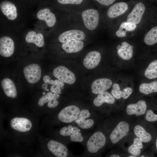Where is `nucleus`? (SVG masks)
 <instances>
[{"mask_svg":"<svg viewBox=\"0 0 157 157\" xmlns=\"http://www.w3.org/2000/svg\"><path fill=\"white\" fill-rule=\"evenodd\" d=\"M106 138L101 132L94 133L90 138L87 143V147L88 151L92 153L97 152L102 148L106 143Z\"/></svg>","mask_w":157,"mask_h":157,"instance_id":"1","label":"nucleus"},{"mask_svg":"<svg viewBox=\"0 0 157 157\" xmlns=\"http://www.w3.org/2000/svg\"><path fill=\"white\" fill-rule=\"evenodd\" d=\"M82 17L84 24L88 29L92 31L97 28L99 19L97 10L94 9L85 10L82 13Z\"/></svg>","mask_w":157,"mask_h":157,"instance_id":"2","label":"nucleus"},{"mask_svg":"<svg viewBox=\"0 0 157 157\" xmlns=\"http://www.w3.org/2000/svg\"><path fill=\"white\" fill-rule=\"evenodd\" d=\"M53 73L56 78L64 83L71 85L76 81L74 74L64 66L57 67L53 70Z\"/></svg>","mask_w":157,"mask_h":157,"instance_id":"3","label":"nucleus"},{"mask_svg":"<svg viewBox=\"0 0 157 157\" xmlns=\"http://www.w3.org/2000/svg\"><path fill=\"white\" fill-rule=\"evenodd\" d=\"M80 112V109L78 106L74 105L69 106L60 111L58 118L63 122L70 123L75 120Z\"/></svg>","mask_w":157,"mask_h":157,"instance_id":"4","label":"nucleus"},{"mask_svg":"<svg viewBox=\"0 0 157 157\" xmlns=\"http://www.w3.org/2000/svg\"><path fill=\"white\" fill-rule=\"evenodd\" d=\"M23 71L26 79L30 83H37L41 77V69L37 64H32L26 66Z\"/></svg>","mask_w":157,"mask_h":157,"instance_id":"5","label":"nucleus"},{"mask_svg":"<svg viewBox=\"0 0 157 157\" xmlns=\"http://www.w3.org/2000/svg\"><path fill=\"white\" fill-rule=\"evenodd\" d=\"M130 129L129 124L124 121L119 122L113 131L110 135L112 143H117L128 134Z\"/></svg>","mask_w":157,"mask_h":157,"instance_id":"6","label":"nucleus"},{"mask_svg":"<svg viewBox=\"0 0 157 157\" xmlns=\"http://www.w3.org/2000/svg\"><path fill=\"white\" fill-rule=\"evenodd\" d=\"M145 10V7L143 3L139 2L137 3L128 15L126 22L134 24H138L141 21Z\"/></svg>","mask_w":157,"mask_h":157,"instance_id":"7","label":"nucleus"},{"mask_svg":"<svg viewBox=\"0 0 157 157\" xmlns=\"http://www.w3.org/2000/svg\"><path fill=\"white\" fill-rule=\"evenodd\" d=\"M60 133L63 136H70V140L72 142H81L83 140L80 129L76 126L69 125L64 126L60 129Z\"/></svg>","mask_w":157,"mask_h":157,"instance_id":"8","label":"nucleus"},{"mask_svg":"<svg viewBox=\"0 0 157 157\" xmlns=\"http://www.w3.org/2000/svg\"><path fill=\"white\" fill-rule=\"evenodd\" d=\"M85 38V34L82 31L73 29L66 31L61 34L58 40L61 43H65L74 40H82Z\"/></svg>","mask_w":157,"mask_h":157,"instance_id":"9","label":"nucleus"},{"mask_svg":"<svg viewBox=\"0 0 157 157\" xmlns=\"http://www.w3.org/2000/svg\"><path fill=\"white\" fill-rule=\"evenodd\" d=\"M15 47L13 41L10 37L5 36L0 39V54L8 57L13 53Z\"/></svg>","mask_w":157,"mask_h":157,"instance_id":"10","label":"nucleus"},{"mask_svg":"<svg viewBox=\"0 0 157 157\" xmlns=\"http://www.w3.org/2000/svg\"><path fill=\"white\" fill-rule=\"evenodd\" d=\"M10 125L13 129L21 132L29 131L32 126V123L29 119L18 117H16L12 119Z\"/></svg>","mask_w":157,"mask_h":157,"instance_id":"11","label":"nucleus"},{"mask_svg":"<svg viewBox=\"0 0 157 157\" xmlns=\"http://www.w3.org/2000/svg\"><path fill=\"white\" fill-rule=\"evenodd\" d=\"M112 84V81L107 78L97 79L92 83L91 87L92 92L98 94L109 89Z\"/></svg>","mask_w":157,"mask_h":157,"instance_id":"12","label":"nucleus"},{"mask_svg":"<svg viewBox=\"0 0 157 157\" xmlns=\"http://www.w3.org/2000/svg\"><path fill=\"white\" fill-rule=\"evenodd\" d=\"M49 150L56 156L66 157L68 155V149L63 144L53 140H50L47 143Z\"/></svg>","mask_w":157,"mask_h":157,"instance_id":"13","label":"nucleus"},{"mask_svg":"<svg viewBox=\"0 0 157 157\" xmlns=\"http://www.w3.org/2000/svg\"><path fill=\"white\" fill-rule=\"evenodd\" d=\"M101 55L97 51H92L88 53L85 57L83 64L86 68L92 69L96 67L99 63Z\"/></svg>","mask_w":157,"mask_h":157,"instance_id":"14","label":"nucleus"},{"mask_svg":"<svg viewBox=\"0 0 157 157\" xmlns=\"http://www.w3.org/2000/svg\"><path fill=\"white\" fill-rule=\"evenodd\" d=\"M147 108V105L145 102L140 100L136 104L128 105L126 111L127 113L129 115H135L138 116L145 114Z\"/></svg>","mask_w":157,"mask_h":157,"instance_id":"15","label":"nucleus"},{"mask_svg":"<svg viewBox=\"0 0 157 157\" xmlns=\"http://www.w3.org/2000/svg\"><path fill=\"white\" fill-rule=\"evenodd\" d=\"M0 8L3 13L9 20H13L17 18V8L12 2L6 1H3L0 3Z\"/></svg>","mask_w":157,"mask_h":157,"instance_id":"16","label":"nucleus"},{"mask_svg":"<svg viewBox=\"0 0 157 157\" xmlns=\"http://www.w3.org/2000/svg\"><path fill=\"white\" fill-rule=\"evenodd\" d=\"M133 46L131 45L125 41L122 42L121 45H118L117 47L118 56L124 60H129L132 57Z\"/></svg>","mask_w":157,"mask_h":157,"instance_id":"17","label":"nucleus"},{"mask_svg":"<svg viewBox=\"0 0 157 157\" xmlns=\"http://www.w3.org/2000/svg\"><path fill=\"white\" fill-rule=\"evenodd\" d=\"M128 9V5L126 3H117L109 8L107 13V15L110 18H114L124 14Z\"/></svg>","mask_w":157,"mask_h":157,"instance_id":"18","label":"nucleus"},{"mask_svg":"<svg viewBox=\"0 0 157 157\" xmlns=\"http://www.w3.org/2000/svg\"><path fill=\"white\" fill-rule=\"evenodd\" d=\"M1 86L5 94L8 97L15 98L17 97V93L15 84L10 79L6 78L1 82Z\"/></svg>","mask_w":157,"mask_h":157,"instance_id":"19","label":"nucleus"},{"mask_svg":"<svg viewBox=\"0 0 157 157\" xmlns=\"http://www.w3.org/2000/svg\"><path fill=\"white\" fill-rule=\"evenodd\" d=\"M37 16L39 19L44 21L47 26L49 27L53 26L56 22L55 15L48 8L40 10L37 13Z\"/></svg>","mask_w":157,"mask_h":157,"instance_id":"20","label":"nucleus"},{"mask_svg":"<svg viewBox=\"0 0 157 157\" xmlns=\"http://www.w3.org/2000/svg\"><path fill=\"white\" fill-rule=\"evenodd\" d=\"M83 47V42L81 40H74L63 43L62 45L63 49L68 53L78 52Z\"/></svg>","mask_w":157,"mask_h":157,"instance_id":"21","label":"nucleus"},{"mask_svg":"<svg viewBox=\"0 0 157 157\" xmlns=\"http://www.w3.org/2000/svg\"><path fill=\"white\" fill-rule=\"evenodd\" d=\"M115 102V98L113 96L108 92L105 91L98 94L94 99L93 103L95 106L99 107L104 103L112 104Z\"/></svg>","mask_w":157,"mask_h":157,"instance_id":"22","label":"nucleus"},{"mask_svg":"<svg viewBox=\"0 0 157 157\" xmlns=\"http://www.w3.org/2000/svg\"><path fill=\"white\" fill-rule=\"evenodd\" d=\"M25 40L27 42L33 43L39 47H42L44 44L43 35L40 33L37 34L34 31L28 32L26 35Z\"/></svg>","mask_w":157,"mask_h":157,"instance_id":"23","label":"nucleus"},{"mask_svg":"<svg viewBox=\"0 0 157 157\" xmlns=\"http://www.w3.org/2000/svg\"><path fill=\"white\" fill-rule=\"evenodd\" d=\"M134 132L135 135L139 138L142 142H148L152 139V137L150 134L147 132L145 129L140 125L136 126L134 128Z\"/></svg>","mask_w":157,"mask_h":157,"instance_id":"24","label":"nucleus"},{"mask_svg":"<svg viewBox=\"0 0 157 157\" xmlns=\"http://www.w3.org/2000/svg\"><path fill=\"white\" fill-rule=\"evenodd\" d=\"M136 24H132L127 22L121 23L119 28L116 32V35L119 37L126 36V32L134 31L136 28Z\"/></svg>","mask_w":157,"mask_h":157,"instance_id":"25","label":"nucleus"},{"mask_svg":"<svg viewBox=\"0 0 157 157\" xmlns=\"http://www.w3.org/2000/svg\"><path fill=\"white\" fill-rule=\"evenodd\" d=\"M139 90L141 93L146 95L157 92V81L149 83H142L140 86Z\"/></svg>","mask_w":157,"mask_h":157,"instance_id":"26","label":"nucleus"},{"mask_svg":"<svg viewBox=\"0 0 157 157\" xmlns=\"http://www.w3.org/2000/svg\"><path fill=\"white\" fill-rule=\"evenodd\" d=\"M144 75L149 79L157 78V59L150 63L144 72Z\"/></svg>","mask_w":157,"mask_h":157,"instance_id":"27","label":"nucleus"},{"mask_svg":"<svg viewBox=\"0 0 157 157\" xmlns=\"http://www.w3.org/2000/svg\"><path fill=\"white\" fill-rule=\"evenodd\" d=\"M144 41L148 45H153L157 43V26L153 27L146 34Z\"/></svg>","mask_w":157,"mask_h":157,"instance_id":"28","label":"nucleus"},{"mask_svg":"<svg viewBox=\"0 0 157 157\" xmlns=\"http://www.w3.org/2000/svg\"><path fill=\"white\" fill-rule=\"evenodd\" d=\"M142 142L138 138L133 140V144L128 149V152L129 154L135 156H139L141 153L140 149L143 148Z\"/></svg>","mask_w":157,"mask_h":157,"instance_id":"29","label":"nucleus"},{"mask_svg":"<svg viewBox=\"0 0 157 157\" xmlns=\"http://www.w3.org/2000/svg\"><path fill=\"white\" fill-rule=\"evenodd\" d=\"M90 116V114L88 110L86 109H83L80 111L78 117L75 121L77 124H81Z\"/></svg>","mask_w":157,"mask_h":157,"instance_id":"30","label":"nucleus"},{"mask_svg":"<svg viewBox=\"0 0 157 157\" xmlns=\"http://www.w3.org/2000/svg\"><path fill=\"white\" fill-rule=\"evenodd\" d=\"M43 79L44 82L45 83L52 85H57L60 86L61 88L63 87L64 85V83L59 80H51L50 77L47 75L44 76Z\"/></svg>","mask_w":157,"mask_h":157,"instance_id":"31","label":"nucleus"},{"mask_svg":"<svg viewBox=\"0 0 157 157\" xmlns=\"http://www.w3.org/2000/svg\"><path fill=\"white\" fill-rule=\"evenodd\" d=\"M54 93L52 92H49L45 95H44L39 99L38 104L40 106H43L44 104L49 102L54 95Z\"/></svg>","mask_w":157,"mask_h":157,"instance_id":"32","label":"nucleus"},{"mask_svg":"<svg viewBox=\"0 0 157 157\" xmlns=\"http://www.w3.org/2000/svg\"><path fill=\"white\" fill-rule=\"evenodd\" d=\"M120 87L119 84L114 83L113 85V88L111 93L113 96L116 99H118L122 97V91L120 90Z\"/></svg>","mask_w":157,"mask_h":157,"instance_id":"33","label":"nucleus"},{"mask_svg":"<svg viewBox=\"0 0 157 157\" xmlns=\"http://www.w3.org/2000/svg\"><path fill=\"white\" fill-rule=\"evenodd\" d=\"M94 124V120L90 119H85L82 124H77V125L80 128L83 129H86L91 128L93 125Z\"/></svg>","mask_w":157,"mask_h":157,"instance_id":"34","label":"nucleus"},{"mask_svg":"<svg viewBox=\"0 0 157 157\" xmlns=\"http://www.w3.org/2000/svg\"><path fill=\"white\" fill-rule=\"evenodd\" d=\"M59 97V94L54 93L53 96L48 102L47 106L50 108H54L57 106L58 104V102L57 99H58Z\"/></svg>","mask_w":157,"mask_h":157,"instance_id":"35","label":"nucleus"},{"mask_svg":"<svg viewBox=\"0 0 157 157\" xmlns=\"http://www.w3.org/2000/svg\"><path fill=\"white\" fill-rule=\"evenodd\" d=\"M147 120L150 122H153L157 121V114H155L151 110H147L145 116Z\"/></svg>","mask_w":157,"mask_h":157,"instance_id":"36","label":"nucleus"},{"mask_svg":"<svg viewBox=\"0 0 157 157\" xmlns=\"http://www.w3.org/2000/svg\"><path fill=\"white\" fill-rule=\"evenodd\" d=\"M83 0H57L58 2L62 4H79Z\"/></svg>","mask_w":157,"mask_h":157,"instance_id":"37","label":"nucleus"},{"mask_svg":"<svg viewBox=\"0 0 157 157\" xmlns=\"http://www.w3.org/2000/svg\"><path fill=\"white\" fill-rule=\"evenodd\" d=\"M132 92V90L130 87H126L122 91V97L124 99L127 98Z\"/></svg>","mask_w":157,"mask_h":157,"instance_id":"38","label":"nucleus"},{"mask_svg":"<svg viewBox=\"0 0 157 157\" xmlns=\"http://www.w3.org/2000/svg\"><path fill=\"white\" fill-rule=\"evenodd\" d=\"M61 88L57 85H52L50 87V90L51 92L59 94L61 93Z\"/></svg>","mask_w":157,"mask_h":157,"instance_id":"39","label":"nucleus"},{"mask_svg":"<svg viewBox=\"0 0 157 157\" xmlns=\"http://www.w3.org/2000/svg\"><path fill=\"white\" fill-rule=\"evenodd\" d=\"M101 4L105 5L108 6L112 4L115 0H95Z\"/></svg>","mask_w":157,"mask_h":157,"instance_id":"40","label":"nucleus"},{"mask_svg":"<svg viewBox=\"0 0 157 157\" xmlns=\"http://www.w3.org/2000/svg\"><path fill=\"white\" fill-rule=\"evenodd\" d=\"M48 85L47 83H44L43 84L42 86V87L43 89L45 90L46 91H48L49 90L47 89Z\"/></svg>","mask_w":157,"mask_h":157,"instance_id":"41","label":"nucleus"},{"mask_svg":"<svg viewBox=\"0 0 157 157\" xmlns=\"http://www.w3.org/2000/svg\"><path fill=\"white\" fill-rule=\"evenodd\" d=\"M110 157H119L120 156L116 154H112L110 155Z\"/></svg>","mask_w":157,"mask_h":157,"instance_id":"42","label":"nucleus"},{"mask_svg":"<svg viewBox=\"0 0 157 157\" xmlns=\"http://www.w3.org/2000/svg\"><path fill=\"white\" fill-rule=\"evenodd\" d=\"M128 157H136V156L132 155L129 156Z\"/></svg>","mask_w":157,"mask_h":157,"instance_id":"43","label":"nucleus"},{"mask_svg":"<svg viewBox=\"0 0 157 157\" xmlns=\"http://www.w3.org/2000/svg\"><path fill=\"white\" fill-rule=\"evenodd\" d=\"M156 149H157V139H156Z\"/></svg>","mask_w":157,"mask_h":157,"instance_id":"44","label":"nucleus"},{"mask_svg":"<svg viewBox=\"0 0 157 157\" xmlns=\"http://www.w3.org/2000/svg\"><path fill=\"white\" fill-rule=\"evenodd\" d=\"M42 94L43 95H45V94H46V92H42Z\"/></svg>","mask_w":157,"mask_h":157,"instance_id":"45","label":"nucleus"},{"mask_svg":"<svg viewBox=\"0 0 157 157\" xmlns=\"http://www.w3.org/2000/svg\"><path fill=\"white\" fill-rule=\"evenodd\" d=\"M141 157H144V156H142Z\"/></svg>","mask_w":157,"mask_h":157,"instance_id":"46","label":"nucleus"}]
</instances>
